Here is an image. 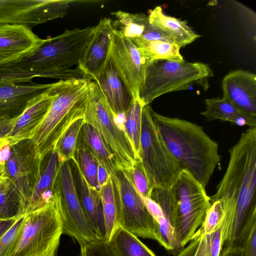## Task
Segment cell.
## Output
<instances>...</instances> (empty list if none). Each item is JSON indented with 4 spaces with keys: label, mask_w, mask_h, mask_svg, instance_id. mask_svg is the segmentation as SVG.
Returning <instances> with one entry per match:
<instances>
[{
    "label": "cell",
    "mask_w": 256,
    "mask_h": 256,
    "mask_svg": "<svg viewBox=\"0 0 256 256\" xmlns=\"http://www.w3.org/2000/svg\"><path fill=\"white\" fill-rule=\"evenodd\" d=\"M241 248L242 256H256V224L251 228Z\"/></svg>",
    "instance_id": "cell-41"
},
{
    "label": "cell",
    "mask_w": 256,
    "mask_h": 256,
    "mask_svg": "<svg viewBox=\"0 0 256 256\" xmlns=\"http://www.w3.org/2000/svg\"><path fill=\"white\" fill-rule=\"evenodd\" d=\"M95 28L96 26L66 30L58 36L46 38L30 54L2 67L20 69L38 77L86 79L78 66Z\"/></svg>",
    "instance_id": "cell-3"
},
{
    "label": "cell",
    "mask_w": 256,
    "mask_h": 256,
    "mask_svg": "<svg viewBox=\"0 0 256 256\" xmlns=\"http://www.w3.org/2000/svg\"><path fill=\"white\" fill-rule=\"evenodd\" d=\"M85 123L84 118L78 120L62 136L54 150L59 162L70 161L75 158L78 135Z\"/></svg>",
    "instance_id": "cell-33"
},
{
    "label": "cell",
    "mask_w": 256,
    "mask_h": 256,
    "mask_svg": "<svg viewBox=\"0 0 256 256\" xmlns=\"http://www.w3.org/2000/svg\"><path fill=\"white\" fill-rule=\"evenodd\" d=\"M204 103L206 110L200 114L208 122L219 120L238 126L256 127V118L244 114L222 98H206Z\"/></svg>",
    "instance_id": "cell-25"
},
{
    "label": "cell",
    "mask_w": 256,
    "mask_h": 256,
    "mask_svg": "<svg viewBox=\"0 0 256 256\" xmlns=\"http://www.w3.org/2000/svg\"><path fill=\"white\" fill-rule=\"evenodd\" d=\"M35 77L38 76L20 69L0 67V83L20 84L31 82Z\"/></svg>",
    "instance_id": "cell-38"
},
{
    "label": "cell",
    "mask_w": 256,
    "mask_h": 256,
    "mask_svg": "<svg viewBox=\"0 0 256 256\" xmlns=\"http://www.w3.org/2000/svg\"><path fill=\"white\" fill-rule=\"evenodd\" d=\"M16 118H0V139L6 138L10 133Z\"/></svg>",
    "instance_id": "cell-43"
},
{
    "label": "cell",
    "mask_w": 256,
    "mask_h": 256,
    "mask_svg": "<svg viewBox=\"0 0 256 256\" xmlns=\"http://www.w3.org/2000/svg\"><path fill=\"white\" fill-rule=\"evenodd\" d=\"M144 106L139 100H134L123 115L124 122L122 124L136 156L139 160L142 112Z\"/></svg>",
    "instance_id": "cell-32"
},
{
    "label": "cell",
    "mask_w": 256,
    "mask_h": 256,
    "mask_svg": "<svg viewBox=\"0 0 256 256\" xmlns=\"http://www.w3.org/2000/svg\"><path fill=\"white\" fill-rule=\"evenodd\" d=\"M90 82L85 78H71L55 82L54 98L30 138L41 160L55 150L60 139L68 128L84 117Z\"/></svg>",
    "instance_id": "cell-4"
},
{
    "label": "cell",
    "mask_w": 256,
    "mask_h": 256,
    "mask_svg": "<svg viewBox=\"0 0 256 256\" xmlns=\"http://www.w3.org/2000/svg\"><path fill=\"white\" fill-rule=\"evenodd\" d=\"M56 185L60 192L58 206L63 234L76 240L80 246L100 240L78 193L70 161L60 162Z\"/></svg>",
    "instance_id": "cell-11"
},
{
    "label": "cell",
    "mask_w": 256,
    "mask_h": 256,
    "mask_svg": "<svg viewBox=\"0 0 256 256\" xmlns=\"http://www.w3.org/2000/svg\"><path fill=\"white\" fill-rule=\"evenodd\" d=\"M112 20L102 18L96 26L94 32L78 66L90 80H94L104 66L110 54L114 33Z\"/></svg>",
    "instance_id": "cell-18"
},
{
    "label": "cell",
    "mask_w": 256,
    "mask_h": 256,
    "mask_svg": "<svg viewBox=\"0 0 256 256\" xmlns=\"http://www.w3.org/2000/svg\"><path fill=\"white\" fill-rule=\"evenodd\" d=\"M55 82L45 92L32 100L22 113L16 118L6 139L10 146L31 138L46 116L55 96Z\"/></svg>",
    "instance_id": "cell-19"
},
{
    "label": "cell",
    "mask_w": 256,
    "mask_h": 256,
    "mask_svg": "<svg viewBox=\"0 0 256 256\" xmlns=\"http://www.w3.org/2000/svg\"><path fill=\"white\" fill-rule=\"evenodd\" d=\"M154 122L170 152L183 169L204 188L220 162L218 146L202 126L167 117L151 110Z\"/></svg>",
    "instance_id": "cell-2"
},
{
    "label": "cell",
    "mask_w": 256,
    "mask_h": 256,
    "mask_svg": "<svg viewBox=\"0 0 256 256\" xmlns=\"http://www.w3.org/2000/svg\"><path fill=\"white\" fill-rule=\"evenodd\" d=\"M110 176V175L105 168L99 164L98 170V180L100 188L108 182Z\"/></svg>",
    "instance_id": "cell-45"
},
{
    "label": "cell",
    "mask_w": 256,
    "mask_h": 256,
    "mask_svg": "<svg viewBox=\"0 0 256 256\" xmlns=\"http://www.w3.org/2000/svg\"><path fill=\"white\" fill-rule=\"evenodd\" d=\"M214 73L206 64L160 60L147 68L144 82L139 91V100L149 105L155 98L167 93L188 90L198 84L204 90L208 87Z\"/></svg>",
    "instance_id": "cell-5"
},
{
    "label": "cell",
    "mask_w": 256,
    "mask_h": 256,
    "mask_svg": "<svg viewBox=\"0 0 256 256\" xmlns=\"http://www.w3.org/2000/svg\"><path fill=\"white\" fill-rule=\"evenodd\" d=\"M24 223V216L18 220L0 238V256H10L22 232Z\"/></svg>",
    "instance_id": "cell-36"
},
{
    "label": "cell",
    "mask_w": 256,
    "mask_h": 256,
    "mask_svg": "<svg viewBox=\"0 0 256 256\" xmlns=\"http://www.w3.org/2000/svg\"><path fill=\"white\" fill-rule=\"evenodd\" d=\"M150 24L168 42L180 48L200 36L190 27L186 22L166 14L160 6L150 10Z\"/></svg>",
    "instance_id": "cell-23"
},
{
    "label": "cell",
    "mask_w": 256,
    "mask_h": 256,
    "mask_svg": "<svg viewBox=\"0 0 256 256\" xmlns=\"http://www.w3.org/2000/svg\"><path fill=\"white\" fill-rule=\"evenodd\" d=\"M220 256H242V248L222 249Z\"/></svg>",
    "instance_id": "cell-47"
},
{
    "label": "cell",
    "mask_w": 256,
    "mask_h": 256,
    "mask_svg": "<svg viewBox=\"0 0 256 256\" xmlns=\"http://www.w3.org/2000/svg\"><path fill=\"white\" fill-rule=\"evenodd\" d=\"M201 236L194 235L190 244L176 256H194L200 244Z\"/></svg>",
    "instance_id": "cell-42"
},
{
    "label": "cell",
    "mask_w": 256,
    "mask_h": 256,
    "mask_svg": "<svg viewBox=\"0 0 256 256\" xmlns=\"http://www.w3.org/2000/svg\"><path fill=\"white\" fill-rule=\"evenodd\" d=\"M6 140V138L0 139V146Z\"/></svg>",
    "instance_id": "cell-50"
},
{
    "label": "cell",
    "mask_w": 256,
    "mask_h": 256,
    "mask_svg": "<svg viewBox=\"0 0 256 256\" xmlns=\"http://www.w3.org/2000/svg\"><path fill=\"white\" fill-rule=\"evenodd\" d=\"M110 54L134 100H139V91L143 84L150 62L141 50L130 40L114 30Z\"/></svg>",
    "instance_id": "cell-14"
},
{
    "label": "cell",
    "mask_w": 256,
    "mask_h": 256,
    "mask_svg": "<svg viewBox=\"0 0 256 256\" xmlns=\"http://www.w3.org/2000/svg\"><path fill=\"white\" fill-rule=\"evenodd\" d=\"M205 188L184 169L170 190L174 206L176 239L180 252L192 240L211 205Z\"/></svg>",
    "instance_id": "cell-8"
},
{
    "label": "cell",
    "mask_w": 256,
    "mask_h": 256,
    "mask_svg": "<svg viewBox=\"0 0 256 256\" xmlns=\"http://www.w3.org/2000/svg\"><path fill=\"white\" fill-rule=\"evenodd\" d=\"M205 238L204 235L202 236L199 245L194 256H205Z\"/></svg>",
    "instance_id": "cell-48"
},
{
    "label": "cell",
    "mask_w": 256,
    "mask_h": 256,
    "mask_svg": "<svg viewBox=\"0 0 256 256\" xmlns=\"http://www.w3.org/2000/svg\"><path fill=\"white\" fill-rule=\"evenodd\" d=\"M228 152L226 171L210 196L224 210L222 249L241 248L256 224V127L242 132Z\"/></svg>",
    "instance_id": "cell-1"
},
{
    "label": "cell",
    "mask_w": 256,
    "mask_h": 256,
    "mask_svg": "<svg viewBox=\"0 0 256 256\" xmlns=\"http://www.w3.org/2000/svg\"><path fill=\"white\" fill-rule=\"evenodd\" d=\"M4 175V166L0 164V178Z\"/></svg>",
    "instance_id": "cell-49"
},
{
    "label": "cell",
    "mask_w": 256,
    "mask_h": 256,
    "mask_svg": "<svg viewBox=\"0 0 256 256\" xmlns=\"http://www.w3.org/2000/svg\"><path fill=\"white\" fill-rule=\"evenodd\" d=\"M59 168L60 162L54 150L49 152L41 160L39 178L26 205L25 214L40 208L52 199Z\"/></svg>",
    "instance_id": "cell-22"
},
{
    "label": "cell",
    "mask_w": 256,
    "mask_h": 256,
    "mask_svg": "<svg viewBox=\"0 0 256 256\" xmlns=\"http://www.w3.org/2000/svg\"><path fill=\"white\" fill-rule=\"evenodd\" d=\"M26 213L24 198L6 177L0 178V220L19 219Z\"/></svg>",
    "instance_id": "cell-27"
},
{
    "label": "cell",
    "mask_w": 256,
    "mask_h": 256,
    "mask_svg": "<svg viewBox=\"0 0 256 256\" xmlns=\"http://www.w3.org/2000/svg\"><path fill=\"white\" fill-rule=\"evenodd\" d=\"M142 52L150 64L155 60H166L178 62L184 60L177 45L162 40L132 42Z\"/></svg>",
    "instance_id": "cell-30"
},
{
    "label": "cell",
    "mask_w": 256,
    "mask_h": 256,
    "mask_svg": "<svg viewBox=\"0 0 256 256\" xmlns=\"http://www.w3.org/2000/svg\"><path fill=\"white\" fill-rule=\"evenodd\" d=\"M224 216V210L221 202L216 200L211 202L202 222L194 234L202 236L212 232L217 228Z\"/></svg>",
    "instance_id": "cell-35"
},
{
    "label": "cell",
    "mask_w": 256,
    "mask_h": 256,
    "mask_svg": "<svg viewBox=\"0 0 256 256\" xmlns=\"http://www.w3.org/2000/svg\"><path fill=\"white\" fill-rule=\"evenodd\" d=\"M132 182L140 194L144 197L151 198L150 190L146 176L144 171L140 160H138L130 172Z\"/></svg>",
    "instance_id": "cell-39"
},
{
    "label": "cell",
    "mask_w": 256,
    "mask_h": 256,
    "mask_svg": "<svg viewBox=\"0 0 256 256\" xmlns=\"http://www.w3.org/2000/svg\"><path fill=\"white\" fill-rule=\"evenodd\" d=\"M18 220H0V238Z\"/></svg>",
    "instance_id": "cell-46"
},
{
    "label": "cell",
    "mask_w": 256,
    "mask_h": 256,
    "mask_svg": "<svg viewBox=\"0 0 256 256\" xmlns=\"http://www.w3.org/2000/svg\"><path fill=\"white\" fill-rule=\"evenodd\" d=\"M11 146L6 140L0 146V164L4 165L10 154Z\"/></svg>",
    "instance_id": "cell-44"
},
{
    "label": "cell",
    "mask_w": 256,
    "mask_h": 256,
    "mask_svg": "<svg viewBox=\"0 0 256 256\" xmlns=\"http://www.w3.org/2000/svg\"><path fill=\"white\" fill-rule=\"evenodd\" d=\"M79 256H117L108 242L104 240L88 243L80 246Z\"/></svg>",
    "instance_id": "cell-40"
},
{
    "label": "cell",
    "mask_w": 256,
    "mask_h": 256,
    "mask_svg": "<svg viewBox=\"0 0 256 256\" xmlns=\"http://www.w3.org/2000/svg\"><path fill=\"white\" fill-rule=\"evenodd\" d=\"M94 81L97 84L114 115L118 118L123 116L134 99L110 54Z\"/></svg>",
    "instance_id": "cell-16"
},
{
    "label": "cell",
    "mask_w": 256,
    "mask_h": 256,
    "mask_svg": "<svg viewBox=\"0 0 256 256\" xmlns=\"http://www.w3.org/2000/svg\"><path fill=\"white\" fill-rule=\"evenodd\" d=\"M119 214L120 226L137 237L157 240L156 224L130 172L119 169L110 176Z\"/></svg>",
    "instance_id": "cell-10"
},
{
    "label": "cell",
    "mask_w": 256,
    "mask_h": 256,
    "mask_svg": "<svg viewBox=\"0 0 256 256\" xmlns=\"http://www.w3.org/2000/svg\"><path fill=\"white\" fill-rule=\"evenodd\" d=\"M46 40L38 37L28 27L0 24V67L30 54Z\"/></svg>",
    "instance_id": "cell-15"
},
{
    "label": "cell",
    "mask_w": 256,
    "mask_h": 256,
    "mask_svg": "<svg viewBox=\"0 0 256 256\" xmlns=\"http://www.w3.org/2000/svg\"><path fill=\"white\" fill-rule=\"evenodd\" d=\"M41 160L30 138L11 146L10 154L4 165V175L18 190L26 207L30 199L40 175Z\"/></svg>",
    "instance_id": "cell-13"
},
{
    "label": "cell",
    "mask_w": 256,
    "mask_h": 256,
    "mask_svg": "<svg viewBox=\"0 0 256 256\" xmlns=\"http://www.w3.org/2000/svg\"><path fill=\"white\" fill-rule=\"evenodd\" d=\"M149 105L142 112L139 160L152 190H169L184 169L172 156L154 122Z\"/></svg>",
    "instance_id": "cell-7"
},
{
    "label": "cell",
    "mask_w": 256,
    "mask_h": 256,
    "mask_svg": "<svg viewBox=\"0 0 256 256\" xmlns=\"http://www.w3.org/2000/svg\"><path fill=\"white\" fill-rule=\"evenodd\" d=\"M222 98L244 114L256 118V75L243 70L228 73L222 82Z\"/></svg>",
    "instance_id": "cell-17"
},
{
    "label": "cell",
    "mask_w": 256,
    "mask_h": 256,
    "mask_svg": "<svg viewBox=\"0 0 256 256\" xmlns=\"http://www.w3.org/2000/svg\"><path fill=\"white\" fill-rule=\"evenodd\" d=\"M76 0H0V24L30 28L62 18Z\"/></svg>",
    "instance_id": "cell-12"
},
{
    "label": "cell",
    "mask_w": 256,
    "mask_h": 256,
    "mask_svg": "<svg viewBox=\"0 0 256 256\" xmlns=\"http://www.w3.org/2000/svg\"><path fill=\"white\" fill-rule=\"evenodd\" d=\"M53 84L0 83V118L18 117L32 100Z\"/></svg>",
    "instance_id": "cell-20"
},
{
    "label": "cell",
    "mask_w": 256,
    "mask_h": 256,
    "mask_svg": "<svg viewBox=\"0 0 256 256\" xmlns=\"http://www.w3.org/2000/svg\"><path fill=\"white\" fill-rule=\"evenodd\" d=\"M104 218L106 240L108 242L120 226V218L114 190L113 182L110 176L108 182L100 190Z\"/></svg>",
    "instance_id": "cell-31"
},
{
    "label": "cell",
    "mask_w": 256,
    "mask_h": 256,
    "mask_svg": "<svg viewBox=\"0 0 256 256\" xmlns=\"http://www.w3.org/2000/svg\"><path fill=\"white\" fill-rule=\"evenodd\" d=\"M115 20L112 22L114 30L123 37L134 41L141 36L148 24V16L118 10L112 12Z\"/></svg>",
    "instance_id": "cell-29"
},
{
    "label": "cell",
    "mask_w": 256,
    "mask_h": 256,
    "mask_svg": "<svg viewBox=\"0 0 256 256\" xmlns=\"http://www.w3.org/2000/svg\"><path fill=\"white\" fill-rule=\"evenodd\" d=\"M59 197L60 192L55 184L50 201L24 214L22 232L10 256H56L63 234Z\"/></svg>",
    "instance_id": "cell-6"
},
{
    "label": "cell",
    "mask_w": 256,
    "mask_h": 256,
    "mask_svg": "<svg viewBox=\"0 0 256 256\" xmlns=\"http://www.w3.org/2000/svg\"><path fill=\"white\" fill-rule=\"evenodd\" d=\"M78 193L92 226L100 240L106 241L103 206L100 192L84 178L76 157L70 160Z\"/></svg>",
    "instance_id": "cell-21"
},
{
    "label": "cell",
    "mask_w": 256,
    "mask_h": 256,
    "mask_svg": "<svg viewBox=\"0 0 256 256\" xmlns=\"http://www.w3.org/2000/svg\"><path fill=\"white\" fill-rule=\"evenodd\" d=\"M93 126L113 155L118 168L131 172L138 160L123 128L104 100L97 84L90 82L84 117Z\"/></svg>",
    "instance_id": "cell-9"
},
{
    "label": "cell",
    "mask_w": 256,
    "mask_h": 256,
    "mask_svg": "<svg viewBox=\"0 0 256 256\" xmlns=\"http://www.w3.org/2000/svg\"><path fill=\"white\" fill-rule=\"evenodd\" d=\"M224 218L214 230L204 235L205 256H220L223 244Z\"/></svg>",
    "instance_id": "cell-37"
},
{
    "label": "cell",
    "mask_w": 256,
    "mask_h": 256,
    "mask_svg": "<svg viewBox=\"0 0 256 256\" xmlns=\"http://www.w3.org/2000/svg\"><path fill=\"white\" fill-rule=\"evenodd\" d=\"M151 198L160 206L162 211V218L156 224V241L176 256L180 251L176 239L174 206L170 190L154 189L152 192Z\"/></svg>",
    "instance_id": "cell-24"
},
{
    "label": "cell",
    "mask_w": 256,
    "mask_h": 256,
    "mask_svg": "<svg viewBox=\"0 0 256 256\" xmlns=\"http://www.w3.org/2000/svg\"><path fill=\"white\" fill-rule=\"evenodd\" d=\"M78 141L82 144L89 150L110 176L120 169L113 155L99 134L91 125L87 123L83 125Z\"/></svg>",
    "instance_id": "cell-26"
},
{
    "label": "cell",
    "mask_w": 256,
    "mask_h": 256,
    "mask_svg": "<svg viewBox=\"0 0 256 256\" xmlns=\"http://www.w3.org/2000/svg\"><path fill=\"white\" fill-rule=\"evenodd\" d=\"M108 242L117 256H156L138 237L120 226Z\"/></svg>",
    "instance_id": "cell-28"
},
{
    "label": "cell",
    "mask_w": 256,
    "mask_h": 256,
    "mask_svg": "<svg viewBox=\"0 0 256 256\" xmlns=\"http://www.w3.org/2000/svg\"><path fill=\"white\" fill-rule=\"evenodd\" d=\"M75 157L87 182L98 191L100 187L98 180L99 163L89 150L78 141Z\"/></svg>",
    "instance_id": "cell-34"
}]
</instances>
